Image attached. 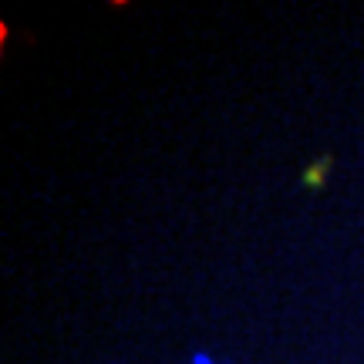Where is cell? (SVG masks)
Wrapping results in <instances>:
<instances>
[{"mask_svg": "<svg viewBox=\"0 0 364 364\" xmlns=\"http://www.w3.org/2000/svg\"><path fill=\"white\" fill-rule=\"evenodd\" d=\"M331 166H334V159L321 156L314 166H307V169H304V179H300V182H304L307 189H321V186H324V176L331 172Z\"/></svg>", "mask_w": 364, "mask_h": 364, "instance_id": "obj_1", "label": "cell"}, {"mask_svg": "<svg viewBox=\"0 0 364 364\" xmlns=\"http://www.w3.org/2000/svg\"><path fill=\"white\" fill-rule=\"evenodd\" d=\"M189 361H193V364H216L206 351H193V358H189Z\"/></svg>", "mask_w": 364, "mask_h": 364, "instance_id": "obj_2", "label": "cell"}]
</instances>
